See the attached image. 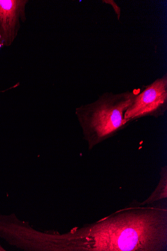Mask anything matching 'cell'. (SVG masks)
<instances>
[{
    "label": "cell",
    "instance_id": "obj_4",
    "mask_svg": "<svg viewBox=\"0 0 167 251\" xmlns=\"http://www.w3.org/2000/svg\"><path fill=\"white\" fill-rule=\"evenodd\" d=\"M28 0H0V48L10 47L26 20Z\"/></svg>",
    "mask_w": 167,
    "mask_h": 251
},
{
    "label": "cell",
    "instance_id": "obj_3",
    "mask_svg": "<svg viewBox=\"0 0 167 251\" xmlns=\"http://www.w3.org/2000/svg\"><path fill=\"white\" fill-rule=\"evenodd\" d=\"M167 110V75H164L146 86L137 94L126 110V124L147 117L155 119L163 117Z\"/></svg>",
    "mask_w": 167,
    "mask_h": 251
},
{
    "label": "cell",
    "instance_id": "obj_5",
    "mask_svg": "<svg viewBox=\"0 0 167 251\" xmlns=\"http://www.w3.org/2000/svg\"><path fill=\"white\" fill-rule=\"evenodd\" d=\"M160 176V180L156 189L147 199L139 203L140 206H143L146 204H152L167 198V167L166 166L161 168Z\"/></svg>",
    "mask_w": 167,
    "mask_h": 251
},
{
    "label": "cell",
    "instance_id": "obj_2",
    "mask_svg": "<svg viewBox=\"0 0 167 251\" xmlns=\"http://www.w3.org/2000/svg\"><path fill=\"white\" fill-rule=\"evenodd\" d=\"M137 94L128 90L118 94L105 93L96 101L76 109L89 150L128 126L125 113Z\"/></svg>",
    "mask_w": 167,
    "mask_h": 251
},
{
    "label": "cell",
    "instance_id": "obj_6",
    "mask_svg": "<svg viewBox=\"0 0 167 251\" xmlns=\"http://www.w3.org/2000/svg\"><path fill=\"white\" fill-rule=\"evenodd\" d=\"M0 251H4V249L0 245Z\"/></svg>",
    "mask_w": 167,
    "mask_h": 251
},
{
    "label": "cell",
    "instance_id": "obj_1",
    "mask_svg": "<svg viewBox=\"0 0 167 251\" xmlns=\"http://www.w3.org/2000/svg\"><path fill=\"white\" fill-rule=\"evenodd\" d=\"M57 250L164 251L167 247V210L131 207L68 234L55 236Z\"/></svg>",
    "mask_w": 167,
    "mask_h": 251
}]
</instances>
